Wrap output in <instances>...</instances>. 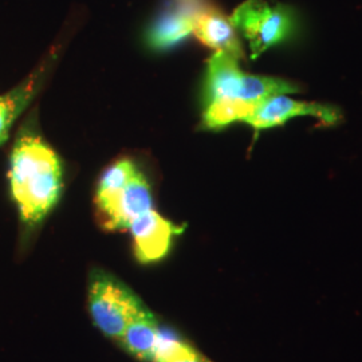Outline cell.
<instances>
[{"label": "cell", "instance_id": "1", "mask_svg": "<svg viewBox=\"0 0 362 362\" xmlns=\"http://www.w3.org/2000/svg\"><path fill=\"white\" fill-rule=\"evenodd\" d=\"M10 189L21 220L35 227L57 206L62 191V165L37 132L23 129L10 158Z\"/></svg>", "mask_w": 362, "mask_h": 362}, {"label": "cell", "instance_id": "2", "mask_svg": "<svg viewBox=\"0 0 362 362\" xmlns=\"http://www.w3.org/2000/svg\"><path fill=\"white\" fill-rule=\"evenodd\" d=\"M297 90V85L281 78L247 74L236 58L226 52H215L208 62L204 105L224 106L245 122L267 97Z\"/></svg>", "mask_w": 362, "mask_h": 362}, {"label": "cell", "instance_id": "8", "mask_svg": "<svg viewBox=\"0 0 362 362\" xmlns=\"http://www.w3.org/2000/svg\"><path fill=\"white\" fill-rule=\"evenodd\" d=\"M128 231L133 238L136 259L143 264H151L168 255L173 239L182 233V228L163 218L153 208L134 220Z\"/></svg>", "mask_w": 362, "mask_h": 362}, {"label": "cell", "instance_id": "12", "mask_svg": "<svg viewBox=\"0 0 362 362\" xmlns=\"http://www.w3.org/2000/svg\"><path fill=\"white\" fill-rule=\"evenodd\" d=\"M157 362H214L211 361L208 357H206L202 351L194 348V345L188 350H185L184 353H181L179 356L170 358V360H164V361Z\"/></svg>", "mask_w": 362, "mask_h": 362}, {"label": "cell", "instance_id": "7", "mask_svg": "<svg viewBox=\"0 0 362 362\" xmlns=\"http://www.w3.org/2000/svg\"><path fill=\"white\" fill-rule=\"evenodd\" d=\"M303 116L318 118L325 125H333L339 119V112L332 106L302 103L287 97V94H275L259 103L245 122L255 130L269 129L294 117Z\"/></svg>", "mask_w": 362, "mask_h": 362}, {"label": "cell", "instance_id": "9", "mask_svg": "<svg viewBox=\"0 0 362 362\" xmlns=\"http://www.w3.org/2000/svg\"><path fill=\"white\" fill-rule=\"evenodd\" d=\"M192 34L215 52H226L238 61L245 58L243 46L231 19L211 4L197 15Z\"/></svg>", "mask_w": 362, "mask_h": 362}, {"label": "cell", "instance_id": "6", "mask_svg": "<svg viewBox=\"0 0 362 362\" xmlns=\"http://www.w3.org/2000/svg\"><path fill=\"white\" fill-rule=\"evenodd\" d=\"M208 6V0H167L146 30V45L155 52H165L180 45L194 33L197 15Z\"/></svg>", "mask_w": 362, "mask_h": 362}, {"label": "cell", "instance_id": "5", "mask_svg": "<svg viewBox=\"0 0 362 362\" xmlns=\"http://www.w3.org/2000/svg\"><path fill=\"white\" fill-rule=\"evenodd\" d=\"M230 19L246 38L252 59L284 42L294 28L290 10L270 0H246L233 11Z\"/></svg>", "mask_w": 362, "mask_h": 362}, {"label": "cell", "instance_id": "11", "mask_svg": "<svg viewBox=\"0 0 362 362\" xmlns=\"http://www.w3.org/2000/svg\"><path fill=\"white\" fill-rule=\"evenodd\" d=\"M161 332L155 315L145 308L130 321L118 341L136 358L153 362Z\"/></svg>", "mask_w": 362, "mask_h": 362}, {"label": "cell", "instance_id": "10", "mask_svg": "<svg viewBox=\"0 0 362 362\" xmlns=\"http://www.w3.org/2000/svg\"><path fill=\"white\" fill-rule=\"evenodd\" d=\"M57 55L52 54L26 81L19 86L0 95V145L7 141L15 119L26 109L37 95L40 86L47 77Z\"/></svg>", "mask_w": 362, "mask_h": 362}, {"label": "cell", "instance_id": "4", "mask_svg": "<svg viewBox=\"0 0 362 362\" xmlns=\"http://www.w3.org/2000/svg\"><path fill=\"white\" fill-rule=\"evenodd\" d=\"M88 305L95 327L118 341L130 321L145 309L136 293L110 272L94 269L88 284Z\"/></svg>", "mask_w": 362, "mask_h": 362}, {"label": "cell", "instance_id": "3", "mask_svg": "<svg viewBox=\"0 0 362 362\" xmlns=\"http://www.w3.org/2000/svg\"><path fill=\"white\" fill-rule=\"evenodd\" d=\"M94 206L104 230H128L134 220L153 209L152 188L132 160L119 158L101 175Z\"/></svg>", "mask_w": 362, "mask_h": 362}]
</instances>
